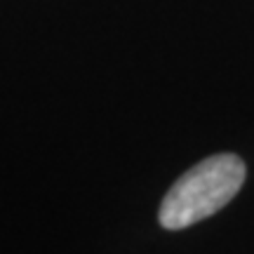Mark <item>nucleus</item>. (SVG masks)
Instances as JSON below:
<instances>
[{"label":"nucleus","mask_w":254,"mask_h":254,"mask_svg":"<svg viewBox=\"0 0 254 254\" xmlns=\"http://www.w3.org/2000/svg\"><path fill=\"white\" fill-rule=\"evenodd\" d=\"M245 163L236 153L209 155L184 172L165 193L158 221L167 231H182L226 207L243 189Z\"/></svg>","instance_id":"1"}]
</instances>
